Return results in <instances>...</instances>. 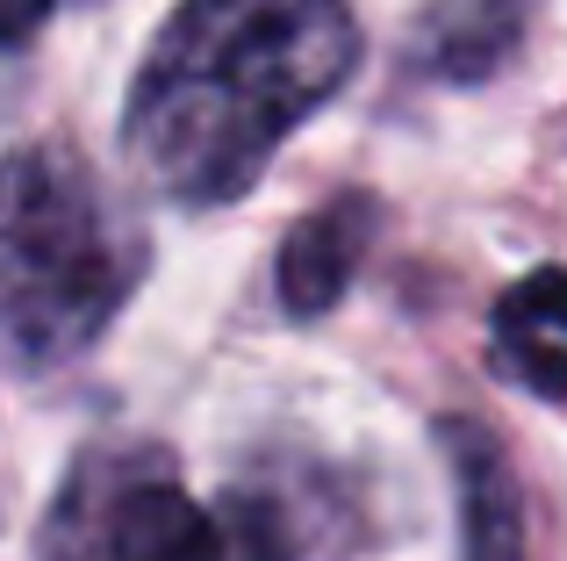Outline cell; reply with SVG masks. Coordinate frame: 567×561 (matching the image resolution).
Masks as SVG:
<instances>
[{
  "mask_svg": "<svg viewBox=\"0 0 567 561\" xmlns=\"http://www.w3.org/2000/svg\"><path fill=\"white\" fill-rule=\"evenodd\" d=\"M360 65L346 0H187L123 109L137 173L173 202H230Z\"/></svg>",
  "mask_w": 567,
  "mask_h": 561,
  "instance_id": "obj_1",
  "label": "cell"
},
{
  "mask_svg": "<svg viewBox=\"0 0 567 561\" xmlns=\"http://www.w3.org/2000/svg\"><path fill=\"white\" fill-rule=\"evenodd\" d=\"M137 245L80 159L29 144L0 159V353L29 367L94 346L130 295Z\"/></svg>",
  "mask_w": 567,
  "mask_h": 561,
  "instance_id": "obj_2",
  "label": "cell"
},
{
  "mask_svg": "<svg viewBox=\"0 0 567 561\" xmlns=\"http://www.w3.org/2000/svg\"><path fill=\"white\" fill-rule=\"evenodd\" d=\"M445 453H453V482H460L467 561H525V497H517L503 447L482 425H445Z\"/></svg>",
  "mask_w": 567,
  "mask_h": 561,
  "instance_id": "obj_3",
  "label": "cell"
},
{
  "mask_svg": "<svg viewBox=\"0 0 567 561\" xmlns=\"http://www.w3.org/2000/svg\"><path fill=\"white\" fill-rule=\"evenodd\" d=\"M367 231H374V202H360V195H346L331 210H317L309 224H295V238L280 245V303L295 317H323L346 295L352 267H360Z\"/></svg>",
  "mask_w": 567,
  "mask_h": 561,
  "instance_id": "obj_4",
  "label": "cell"
},
{
  "mask_svg": "<svg viewBox=\"0 0 567 561\" xmlns=\"http://www.w3.org/2000/svg\"><path fill=\"white\" fill-rule=\"evenodd\" d=\"M496 360L539 396H567V267H539L496 303Z\"/></svg>",
  "mask_w": 567,
  "mask_h": 561,
  "instance_id": "obj_5",
  "label": "cell"
},
{
  "mask_svg": "<svg viewBox=\"0 0 567 561\" xmlns=\"http://www.w3.org/2000/svg\"><path fill=\"white\" fill-rule=\"evenodd\" d=\"M109 554L115 561H230L208 511L187 490H173V482H144V490H130L115 504Z\"/></svg>",
  "mask_w": 567,
  "mask_h": 561,
  "instance_id": "obj_6",
  "label": "cell"
},
{
  "mask_svg": "<svg viewBox=\"0 0 567 561\" xmlns=\"http://www.w3.org/2000/svg\"><path fill=\"white\" fill-rule=\"evenodd\" d=\"M517 29H525V8H517V0H474V14H460V22L445 29L439 65L453 72V80L488 72V65H496V58L517 43Z\"/></svg>",
  "mask_w": 567,
  "mask_h": 561,
  "instance_id": "obj_7",
  "label": "cell"
},
{
  "mask_svg": "<svg viewBox=\"0 0 567 561\" xmlns=\"http://www.w3.org/2000/svg\"><path fill=\"white\" fill-rule=\"evenodd\" d=\"M58 0H0V43H29Z\"/></svg>",
  "mask_w": 567,
  "mask_h": 561,
  "instance_id": "obj_8",
  "label": "cell"
}]
</instances>
